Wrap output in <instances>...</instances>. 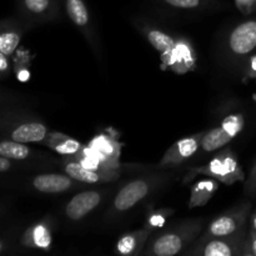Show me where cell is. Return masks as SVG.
<instances>
[{
    "mask_svg": "<svg viewBox=\"0 0 256 256\" xmlns=\"http://www.w3.org/2000/svg\"><path fill=\"white\" fill-rule=\"evenodd\" d=\"M246 75L249 78H256V54L252 55L249 59V62H248L246 66Z\"/></svg>",
    "mask_w": 256,
    "mask_h": 256,
    "instance_id": "cell-30",
    "label": "cell"
},
{
    "mask_svg": "<svg viewBox=\"0 0 256 256\" xmlns=\"http://www.w3.org/2000/svg\"><path fill=\"white\" fill-rule=\"evenodd\" d=\"M250 214H252V204L249 202H242V204L222 212L208 225L198 242H204L210 238L229 236V235H234L246 229Z\"/></svg>",
    "mask_w": 256,
    "mask_h": 256,
    "instance_id": "cell-5",
    "label": "cell"
},
{
    "mask_svg": "<svg viewBox=\"0 0 256 256\" xmlns=\"http://www.w3.org/2000/svg\"><path fill=\"white\" fill-rule=\"evenodd\" d=\"M60 0H16L18 12L25 26L44 24L60 16Z\"/></svg>",
    "mask_w": 256,
    "mask_h": 256,
    "instance_id": "cell-8",
    "label": "cell"
},
{
    "mask_svg": "<svg viewBox=\"0 0 256 256\" xmlns=\"http://www.w3.org/2000/svg\"><path fill=\"white\" fill-rule=\"evenodd\" d=\"M244 192L246 196H250V198L256 196V162L255 164L252 165L249 176L245 179Z\"/></svg>",
    "mask_w": 256,
    "mask_h": 256,
    "instance_id": "cell-27",
    "label": "cell"
},
{
    "mask_svg": "<svg viewBox=\"0 0 256 256\" xmlns=\"http://www.w3.org/2000/svg\"><path fill=\"white\" fill-rule=\"evenodd\" d=\"M234 2L242 14L250 15L256 12V0H234Z\"/></svg>",
    "mask_w": 256,
    "mask_h": 256,
    "instance_id": "cell-28",
    "label": "cell"
},
{
    "mask_svg": "<svg viewBox=\"0 0 256 256\" xmlns=\"http://www.w3.org/2000/svg\"><path fill=\"white\" fill-rule=\"evenodd\" d=\"M60 2H62V0H60Z\"/></svg>",
    "mask_w": 256,
    "mask_h": 256,
    "instance_id": "cell-35",
    "label": "cell"
},
{
    "mask_svg": "<svg viewBox=\"0 0 256 256\" xmlns=\"http://www.w3.org/2000/svg\"><path fill=\"white\" fill-rule=\"evenodd\" d=\"M202 134H204V132H199V134L190 135V136L182 138V139L178 140L175 144H172L165 152L164 156L160 160V169L175 168L189 160L192 156H194L202 149Z\"/></svg>",
    "mask_w": 256,
    "mask_h": 256,
    "instance_id": "cell-10",
    "label": "cell"
},
{
    "mask_svg": "<svg viewBox=\"0 0 256 256\" xmlns=\"http://www.w3.org/2000/svg\"><path fill=\"white\" fill-rule=\"evenodd\" d=\"M228 46L235 56H246L256 49V19L240 22L232 30Z\"/></svg>",
    "mask_w": 256,
    "mask_h": 256,
    "instance_id": "cell-11",
    "label": "cell"
},
{
    "mask_svg": "<svg viewBox=\"0 0 256 256\" xmlns=\"http://www.w3.org/2000/svg\"><path fill=\"white\" fill-rule=\"evenodd\" d=\"M25 32V25L16 19L0 20V52L8 56L14 55L20 45L22 35Z\"/></svg>",
    "mask_w": 256,
    "mask_h": 256,
    "instance_id": "cell-15",
    "label": "cell"
},
{
    "mask_svg": "<svg viewBox=\"0 0 256 256\" xmlns=\"http://www.w3.org/2000/svg\"><path fill=\"white\" fill-rule=\"evenodd\" d=\"M142 32H144L148 42L154 46V49L159 52V54L162 55V59L166 58L176 45V40L172 35L162 32V30L156 29V28L145 26L142 29Z\"/></svg>",
    "mask_w": 256,
    "mask_h": 256,
    "instance_id": "cell-21",
    "label": "cell"
},
{
    "mask_svg": "<svg viewBox=\"0 0 256 256\" xmlns=\"http://www.w3.org/2000/svg\"><path fill=\"white\" fill-rule=\"evenodd\" d=\"M42 144L49 149L54 150L58 154L64 155V156H74L84 146L82 142L75 140L74 138L62 134V132H49Z\"/></svg>",
    "mask_w": 256,
    "mask_h": 256,
    "instance_id": "cell-20",
    "label": "cell"
},
{
    "mask_svg": "<svg viewBox=\"0 0 256 256\" xmlns=\"http://www.w3.org/2000/svg\"><path fill=\"white\" fill-rule=\"evenodd\" d=\"M74 182L68 174H39L32 179V186L42 194H62L74 188Z\"/></svg>",
    "mask_w": 256,
    "mask_h": 256,
    "instance_id": "cell-17",
    "label": "cell"
},
{
    "mask_svg": "<svg viewBox=\"0 0 256 256\" xmlns=\"http://www.w3.org/2000/svg\"><path fill=\"white\" fill-rule=\"evenodd\" d=\"M250 228H252L256 232V210L250 214Z\"/></svg>",
    "mask_w": 256,
    "mask_h": 256,
    "instance_id": "cell-32",
    "label": "cell"
},
{
    "mask_svg": "<svg viewBox=\"0 0 256 256\" xmlns=\"http://www.w3.org/2000/svg\"><path fill=\"white\" fill-rule=\"evenodd\" d=\"M245 126V116L242 112L228 115L220 125L204 132L202 138V149L205 152H212L226 146Z\"/></svg>",
    "mask_w": 256,
    "mask_h": 256,
    "instance_id": "cell-6",
    "label": "cell"
},
{
    "mask_svg": "<svg viewBox=\"0 0 256 256\" xmlns=\"http://www.w3.org/2000/svg\"><path fill=\"white\" fill-rule=\"evenodd\" d=\"M102 200V192L98 190H86L74 195L65 205V215L69 220L79 222L96 209Z\"/></svg>",
    "mask_w": 256,
    "mask_h": 256,
    "instance_id": "cell-14",
    "label": "cell"
},
{
    "mask_svg": "<svg viewBox=\"0 0 256 256\" xmlns=\"http://www.w3.org/2000/svg\"><path fill=\"white\" fill-rule=\"evenodd\" d=\"M10 74H12L10 56H8L4 52H0V80L6 79V78H9Z\"/></svg>",
    "mask_w": 256,
    "mask_h": 256,
    "instance_id": "cell-29",
    "label": "cell"
},
{
    "mask_svg": "<svg viewBox=\"0 0 256 256\" xmlns=\"http://www.w3.org/2000/svg\"><path fill=\"white\" fill-rule=\"evenodd\" d=\"M219 188V184L215 179L210 178V179L200 180L196 184L192 186V194H190V200H189V208L196 206H204L205 204L209 202V200L212 199V195L215 194V192Z\"/></svg>",
    "mask_w": 256,
    "mask_h": 256,
    "instance_id": "cell-22",
    "label": "cell"
},
{
    "mask_svg": "<svg viewBox=\"0 0 256 256\" xmlns=\"http://www.w3.org/2000/svg\"><path fill=\"white\" fill-rule=\"evenodd\" d=\"M152 234V232L148 229L146 226L135 230V232H128L118 240L116 245H115V252H116V254L125 256L140 255L144 250L145 245L149 242Z\"/></svg>",
    "mask_w": 256,
    "mask_h": 256,
    "instance_id": "cell-19",
    "label": "cell"
},
{
    "mask_svg": "<svg viewBox=\"0 0 256 256\" xmlns=\"http://www.w3.org/2000/svg\"><path fill=\"white\" fill-rule=\"evenodd\" d=\"M248 229L242 230L234 235L220 238H210L204 242H198L192 250L185 255L192 256H242L245 238Z\"/></svg>",
    "mask_w": 256,
    "mask_h": 256,
    "instance_id": "cell-7",
    "label": "cell"
},
{
    "mask_svg": "<svg viewBox=\"0 0 256 256\" xmlns=\"http://www.w3.org/2000/svg\"><path fill=\"white\" fill-rule=\"evenodd\" d=\"M89 152L95 160L100 162L105 169L115 170L119 168L120 145L108 135H96L88 145Z\"/></svg>",
    "mask_w": 256,
    "mask_h": 256,
    "instance_id": "cell-12",
    "label": "cell"
},
{
    "mask_svg": "<svg viewBox=\"0 0 256 256\" xmlns=\"http://www.w3.org/2000/svg\"><path fill=\"white\" fill-rule=\"evenodd\" d=\"M34 152L24 142H15L12 139L0 140V156H4L12 162H25L32 159Z\"/></svg>",
    "mask_w": 256,
    "mask_h": 256,
    "instance_id": "cell-23",
    "label": "cell"
},
{
    "mask_svg": "<svg viewBox=\"0 0 256 256\" xmlns=\"http://www.w3.org/2000/svg\"><path fill=\"white\" fill-rule=\"evenodd\" d=\"M242 256H256V232L252 228H249L248 230L242 248Z\"/></svg>",
    "mask_w": 256,
    "mask_h": 256,
    "instance_id": "cell-26",
    "label": "cell"
},
{
    "mask_svg": "<svg viewBox=\"0 0 256 256\" xmlns=\"http://www.w3.org/2000/svg\"><path fill=\"white\" fill-rule=\"evenodd\" d=\"M0 132L8 139L24 144L42 142L49 134L48 126L32 116L0 110Z\"/></svg>",
    "mask_w": 256,
    "mask_h": 256,
    "instance_id": "cell-3",
    "label": "cell"
},
{
    "mask_svg": "<svg viewBox=\"0 0 256 256\" xmlns=\"http://www.w3.org/2000/svg\"><path fill=\"white\" fill-rule=\"evenodd\" d=\"M64 172L75 182L82 184H100L112 182L118 178L116 172H98L82 165L74 156H65Z\"/></svg>",
    "mask_w": 256,
    "mask_h": 256,
    "instance_id": "cell-13",
    "label": "cell"
},
{
    "mask_svg": "<svg viewBox=\"0 0 256 256\" xmlns=\"http://www.w3.org/2000/svg\"><path fill=\"white\" fill-rule=\"evenodd\" d=\"M165 4L170 5L172 8L178 9H200V8H206L214 4L212 0H162Z\"/></svg>",
    "mask_w": 256,
    "mask_h": 256,
    "instance_id": "cell-25",
    "label": "cell"
},
{
    "mask_svg": "<svg viewBox=\"0 0 256 256\" xmlns=\"http://www.w3.org/2000/svg\"><path fill=\"white\" fill-rule=\"evenodd\" d=\"M204 219L184 220L175 226L160 232L149 239L140 255L145 256H175L189 249L204 228Z\"/></svg>",
    "mask_w": 256,
    "mask_h": 256,
    "instance_id": "cell-1",
    "label": "cell"
},
{
    "mask_svg": "<svg viewBox=\"0 0 256 256\" xmlns=\"http://www.w3.org/2000/svg\"><path fill=\"white\" fill-rule=\"evenodd\" d=\"M22 244L30 249L50 250L52 244V225L48 220H42L25 230L22 238Z\"/></svg>",
    "mask_w": 256,
    "mask_h": 256,
    "instance_id": "cell-18",
    "label": "cell"
},
{
    "mask_svg": "<svg viewBox=\"0 0 256 256\" xmlns=\"http://www.w3.org/2000/svg\"><path fill=\"white\" fill-rule=\"evenodd\" d=\"M172 176V174L162 172V174H152L146 176L135 178L128 182L120 188L119 192L115 195L110 214L119 215L132 209L135 205L146 199L155 190L166 185Z\"/></svg>",
    "mask_w": 256,
    "mask_h": 256,
    "instance_id": "cell-2",
    "label": "cell"
},
{
    "mask_svg": "<svg viewBox=\"0 0 256 256\" xmlns=\"http://www.w3.org/2000/svg\"><path fill=\"white\" fill-rule=\"evenodd\" d=\"M199 175L212 178L225 185H232L235 182L245 180L244 170L238 160V156L232 149H228V148L226 149L222 148V152L215 155L208 164L192 168L185 176V182Z\"/></svg>",
    "mask_w": 256,
    "mask_h": 256,
    "instance_id": "cell-4",
    "label": "cell"
},
{
    "mask_svg": "<svg viewBox=\"0 0 256 256\" xmlns=\"http://www.w3.org/2000/svg\"><path fill=\"white\" fill-rule=\"evenodd\" d=\"M8 100V96H5V94H2V92H0V104L2 102H5Z\"/></svg>",
    "mask_w": 256,
    "mask_h": 256,
    "instance_id": "cell-34",
    "label": "cell"
},
{
    "mask_svg": "<svg viewBox=\"0 0 256 256\" xmlns=\"http://www.w3.org/2000/svg\"><path fill=\"white\" fill-rule=\"evenodd\" d=\"M62 4H64L65 12H66L69 19L72 22V24L84 35L85 39L92 46V52L99 55V42L95 36L89 9H88L84 0H62Z\"/></svg>",
    "mask_w": 256,
    "mask_h": 256,
    "instance_id": "cell-9",
    "label": "cell"
},
{
    "mask_svg": "<svg viewBox=\"0 0 256 256\" xmlns=\"http://www.w3.org/2000/svg\"><path fill=\"white\" fill-rule=\"evenodd\" d=\"M172 214H174V212L169 209H160L152 212L150 214H148L144 226H146L148 229H150L152 232H155V230L159 229V228L164 226L165 222H168V219H169Z\"/></svg>",
    "mask_w": 256,
    "mask_h": 256,
    "instance_id": "cell-24",
    "label": "cell"
},
{
    "mask_svg": "<svg viewBox=\"0 0 256 256\" xmlns=\"http://www.w3.org/2000/svg\"><path fill=\"white\" fill-rule=\"evenodd\" d=\"M6 248H8L6 242H5L4 239H2V238H0V254H2V252H5V250H6Z\"/></svg>",
    "mask_w": 256,
    "mask_h": 256,
    "instance_id": "cell-33",
    "label": "cell"
},
{
    "mask_svg": "<svg viewBox=\"0 0 256 256\" xmlns=\"http://www.w3.org/2000/svg\"><path fill=\"white\" fill-rule=\"evenodd\" d=\"M12 168H14V162L4 156H0V174L10 172V170H12Z\"/></svg>",
    "mask_w": 256,
    "mask_h": 256,
    "instance_id": "cell-31",
    "label": "cell"
},
{
    "mask_svg": "<svg viewBox=\"0 0 256 256\" xmlns=\"http://www.w3.org/2000/svg\"><path fill=\"white\" fill-rule=\"evenodd\" d=\"M162 60L169 69L175 70L180 74L192 70L196 64L194 49L186 40H178L172 52Z\"/></svg>",
    "mask_w": 256,
    "mask_h": 256,
    "instance_id": "cell-16",
    "label": "cell"
}]
</instances>
